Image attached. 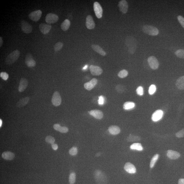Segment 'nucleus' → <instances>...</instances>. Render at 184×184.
<instances>
[{"mask_svg":"<svg viewBox=\"0 0 184 184\" xmlns=\"http://www.w3.org/2000/svg\"><path fill=\"white\" fill-rule=\"evenodd\" d=\"M126 44L129 52L132 54L134 53L137 48V42L136 39L132 36H128L126 39Z\"/></svg>","mask_w":184,"mask_h":184,"instance_id":"f257e3e1","label":"nucleus"},{"mask_svg":"<svg viewBox=\"0 0 184 184\" xmlns=\"http://www.w3.org/2000/svg\"><path fill=\"white\" fill-rule=\"evenodd\" d=\"M20 55V51L18 50H15L7 56L5 60V62L7 65H12L18 60Z\"/></svg>","mask_w":184,"mask_h":184,"instance_id":"f03ea898","label":"nucleus"},{"mask_svg":"<svg viewBox=\"0 0 184 184\" xmlns=\"http://www.w3.org/2000/svg\"><path fill=\"white\" fill-rule=\"evenodd\" d=\"M95 180L98 184H107V179L106 175L100 170H96L94 172Z\"/></svg>","mask_w":184,"mask_h":184,"instance_id":"7ed1b4c3","label":"nucleus"},{"mask_svg":"<svg viewBox=\"0 0 184 184\" xmlns=\"http://www.w3.org/2000/svg\"><path fill=\"white\" fill-rule=\"evenodd\" d=\"M142 30L145 34L150 36H157L159 33L158 29L157 28L152 26L149 25L144 26Z\"/></svg>","mask_w":184,"mask_h":184,"instance_id":"20e7f679","label":"nucleus"},{"mask_svg":"<svg viewBox=\"0 0 184 184\" xmlns=\"http://www.w3.org/2000/svg\"><path fill=\"white\" fill-rule=\"evenodd\" d=\"M21 27L22 32L25 34H30L32 32V25L25 20H23L21 22Z\"/></svg>","mask_w":184,"mask_h":184,"instance_id":"39448f33","label":"nucleus"},{"mask_svg":"<svg viewBox=\"0 0 184 184\" xmlns=\"http://www.w3.org/2000/svg\"><path fill=\"white\" fill-rule=\"evenodd\" d=\"M51 101L55 107H58L60 105L62 101V98L58 91H55L53 93Z\"/></svg>","mask_w":184,"mask_h":184,"instance_id":"423d86ee","label":"nucleus"},{"mask_svg":"<svg viewBox=\"0 0 184 184\" xmlns=\"http://www.w3.org/2000/svg\"><path fill=\"white\" fill-rule=\"evenodd\" d=\"M148 62L151 68L156 70L158 68L159 63L157 58L154 56L149 57L148 59Z\"/></svg>","mask_w":184,"mask_h":184,"instance_id":"0eeeda50","label":"nucleus"},{"mask_svg":"<svg viewBox=\"0 0 184 184\" xmlns=\"http://www.w3.org/2000/svg\"><path fill=\"white\" fill-rule=\"evenodd\" d=\"M93 9L97 18L101 19L103 14V9L100 3L98 2H95L93 4Z\"/></svg>","mask_w":184,"mask_h":184,"instance_id":"6e6552de","label":"nucleus"},{"mask_svg":"<svg viewBox=\"0 0 184 184\" xmlns=\"http://www.w3.org/2000/svg\"><path fill=\"white\" fill-rule=\"evenodd\" d=\"M42 14V12L41 10H36L29 14L28 15L29 18L33 21L37 22L40 19Z\"/></svg>","mask_w":184,"mask_h":184,"instance_id":"1a4fd4ad","label":"nucleus"},{"mask_svg":"<svg viewBox=\"0 0 184 184\" xmlns=\"http://www.w3.org/2000/svg\"><path fill=\"white\" fill-rule=\"evenodd\" d=\"M25 63L27 66L29 68L34 67L36 65V62L34 60L32 54L29 53L26 55Z\"/></svg>","mask_w":184,"mask_h":184,"instance_id":"9d476101","label":"nucleus"},{"mask_svg":"<svg viewBox=\"0 0 184 184\" xmlns=\"http://www.w3.org/2000/svg\"><path fill=\"white\" fill-rule=\"evenodd\" d=\"M59 17L56 15L52 13L48 14L46 17V22L49 24H54L58 21Z\"/></svg>","mask_w":184,"mask_h":184,"instance_id":"9b49d317","label":"nucleus"},{"mask_svg":"<svg viewBox=\"0 0 184 184\" xmlns=\"http://www.w3.org/2000/svg\"><path fill=\"white\" fill-rule=\"evenodd\" d=\"M89 69L91 73L93 75H100L103 72L102 69L98 66L91 65L90 66Z\"/></svg>","mask_w":184,"mask_h":184,"instance_id":"f8f14e48","label":"nucleus"},{"mask_svg":"<svg viewBox=\"0 0 184 184\" xmlns=\"http://www.w3.org/2000/svg\"><path fill=\"white\" fill-rule=\"evenodd\" d=\"M97 83H98V80L95 78H93L91 80L85 83L84 85V87L88 91H91L96 85Z\"/></svg>","mask_w":184,"mask_h":184,"instance_id":"ddd939ff","label":"nucleus"},{"mask_svg":"<svg viewBox=\"0 0 184 184\" xmlns=\"http://www.w3.org/2000/svg\"><path fill=\"white\" fill-rule=\"evenodd\" d=\"M51 25L46 23H42L39 26L40 30L43 34H48L51 30Z\"/></svg>","mask_w":184,"mask_h":184,"instance_id":"4468645a","label":"nucleus"},{"mask_svg":"<svg viewBox=\"0 0 184 184\" xmlns=\"http://www.w3.org/2000/svg\"><path fill=\"white\" fill-rule=\"evenodd\" d=\"M118 7L120 11L124 14L127 13L128 9L127 2L125 0H122L119 2Z\"/></svg>","mask_w":184,"mask_h":184,"instance_id":"2eb2a0df","label":"nucleus"},{"mask_svg":"<svg viewBox=\"0 0 184 184\" xmlns=\"http://www.w3.org/2000/svg\"><path fill=\"white\" fill-rule=\"evenodd\" d=\"M28 85L27 80L24 78H22L21 79L18 87V91L20 92H23L25 91Z\"/></svg>","mask_w":184,"mask_h":184,"instance_id":"dca6fc26","label":"nucleus"},{"mask_svg":"<svg viewBox=\"0 0 184 184\" xmlns=\"http://www.w3.org/2000/svg\"><path fill=\"white\" fill-rule=\"evenodd\" d=\"M89 113L90 115L93 116L97 119H101L103 117V113L99 110H92L90 111Z\"/></svg>","mask_w":184,"mask_h":184,"instance_id":"f3484780","label":"nucleus"},{"mask_svg":"<svg viewBox=\"0 0 184 184\" xmlns=\"http://www.w3.org/2000/svg\"><path fill=\"white\" fill-rule=\"evenodd\" d=\"M86 25L88 29H93L95 28V24L93 17L90 15H88L86 17Z\"/></svg>","mask_w":184,"mask_h":184,"instance_id":"a211bd4d","label":"nucleus"},{"mask_svg":"<svg viewBox=\"0 0 184 184\" xmlns=\"http://www.w3.org/2000/svg\"><path fill=\"white\" fill-rule=\"evenodd\" d=\"M124 169L128 173H134L136 172V168L135 166L131 163H126L124 166Z\"/></svg>","mask_w":184,"mask_h":184,"instance_id":"6ab92c4d","label":"nucleus"},{"mask_svg":"<svg viewBox=\"0 0 184 184\" xmlns=\"http://www.w3.org/2000/svg\"><path fill=\"white\" fill-rule=\"evenodd\" d=\"M163 112L161 110H159L155 111L152 116V120L154 121H157L162 118Z\"/></svg>","mask_w":184,"mask_h":184,"instance_id":"aec40b11","label":"nucleus"},{"mask_svg":"<svg viewBox=\"0 0 184 184\" xmlns=\"http://www.w3.org/2000/svg\"><path fill=\"white\" fill-rule=\"evenodd\" d=\"M167 156L170 159L176 160L180 157V154L179 153L176 151L168 150L167 151Z\"/></svg>","mask_w":184,"mask_h":184,"instance_id":"412c9836","label":"nucleus"},{"mask_svg":"<svg viewBox=\"0 0 184 184\" xmlns=\"http://www.w3.org/2000/svg\"><path fill=\"white\" fill-rule=\"evenodd\" d=\"M3 158L7 160H13L15 157V154L10 152H5L2 154Z\"/></svg>","mask_w":184,"mask_h":184,"instance_id":"4be33fe9","label":"nucleus"},{"mask_svg":"<svg viewBox=\"0 0 184 184\" xmlns=\"http://www.w3.org/2000/svg\"><path fill=\"white\" fill-rule=\"evenodd\" d=\"M29 99H30L29 97H26L21 99L17 103L16 106L19 108H21L25 106L28 103Z\"/></svg>","mask_w":184,"mask_h":184,"instance_id":"5701e85b","label":"nucleus"},{"mask_svg":"<svg viewBox=\"0 0 184 184\" xmlns=\"http://www.w3.org/2000/svg\"><path fill=\"white\" fill-rule=\"evenodd\" d=\"M91 48L94 51L99 54L102 56H105L106 55V52L104 51V50L98 45H92Z\"/></svg>","mask_w":184,"mask_h":184,"instance_id":"b1692460","label":"nucleus"},{"mask_svg":"<svg viewBox=\"0 0 184 184\" xmlns=\"http://www.w3.org/2000/svg\"><path fill=\"white\" fill-rule=\"evenodd\" d=\"M53 128L56 131L62 133H66L69 131L68 128L66 126H62L59 124H55L54 125Z\"/></svg>","mask_w":184,"mask_h":184,"instance_id":"393cba45","label":"nucleus"},{"mask_svg":"<svg viewBox=\"0 0 184 184\" xmlns=\"http://www.w3.org/2000/svg\"><path fill=\"white\" fill-rule=\"evenodd\" d=\"M109 131L111 134L116 135L118 134L120 132V128L116 126H112L109 128Z\"/></svg>","mask_w":184,"mask_h":184,"instance_id":"a878e982","label":"nucleus"},{"mask_svg":"<svg viewBox=\"0 0 184 184\" xmlns=\"http://www.w3.org/2000/svg\"><path fill=\"white\" fill-rule=\"evenodd\" d=\"M176 87L180 90H184V76L179 78L176 83Z\"/></svg>","mask_w":184,"mask_h":184,"instance_id":"bb28decb","label":"nucleus"},{"mask_svg":"<svg viewBox=\"0 0 184 184\" xmlns=\"http://www.w3.org/2000/svg\"><path fill=\"white\" fill-rule=\"evenodd\" d=\"M70 22L68 19H66L61 25V29L64 31L68 30L70 26Z\"/></svg>","mask_w":184,"mask_h":184,"instance_id":"cd10ccee","label":"nucleus"},{"mask_svg":"<svg viewBox=\"0 0 184 184\" xmlns=\"http://www.w3.org/2000/svg\"><path fill=\"white\" fill-rule=\"evenodd\" d=\"M130 148L132 150L140 151H141L143 150V148L141 144L139 143H135L133 144L130 146Z\"/></svg>","mask_w":184,"mask_h":184,"instance_id":"c85d7f7f","label":"nucleus"},{"mask_svg":"<svg viewBox=\"0 0 184 184\" xmlns=\"http://www.w3.org/2000/svg\"><path fill=\"white\" fill-rule=\"evenodd\" d=\"M135 104L132 102H125L123 105V108L125 110H130L134 107Z\"/></svg>","mask_w":184,"mask_h":184,"instance_id":"c756f323","label":"nucleus"},{"mask_svg":"<svg viewBox=\"0 0 184 184\" xmlns=\"http://www.w3.org/2000/svg\"><path fill=\"white\" fill-rule=\"evenodd\" d=\"M126 140L129 142H134L139 141L140 140V138L138 136L130 134Z\"/></svg>","mask_w":184,"mask_h":184,"instance_id":"7c9ffc66","label":"nucleus"},{"mask_svg":"<svg viewBox=\"0 0 184 184\" xmlns=\"http://www.w3.org/2000/svg\"><path fill=\"white\" fill-rule=\"evenodd\" d=\"M115 89L116 91L118 93H124L126 91V89L125 86L123 85L119 84L116 86Z\"/></svg>","mask_w":184,"mask_h":184,"instance_id":"2f4dec72","label":"nucleus"},{"mask_svg":"<svg viewBox=\"0 0 184 184\" xmlns=\"http://www.w3.org/2000/svg\"><path fill=\"white\" fill-rule=\"evenodd\" d=\"M159 157V154H155V155H154V157H152V160H151L150 163V166L151 168H152L154 167V165H155L156 163L157 162L158 159Z\"/></svg>","mask_w":184,"mask_h":184,"instance_id":"473e14b6","label":"nucleus"},{"mask_svg":"<svg viewBox=\"0 0 184 184\" xmlns=\"http://www.w3.org/2000/svg\"><path fill=\"white\" fill-rule=\"evenodd\" d=\"M76 181V174L75 173H71L69 177V183L70 184H74Z\"/></svg>","mask_w":184,"mask_h":184,"instance_id":"72a5a7b5","label":"nucleus"},{"mask_svg":"<svg viewBox=\"0 0 184 184\" xmlns=\"http://www.w3.org/2000/svg\"><path fill=\"white\" fill-rule=\"evenodd\" d=\"M175 54L179 58L184 59V50H177L175 52Z\"/></svg>","mask_w":184,"mask_h":184,"instance_id":"f704fd0d","label":"nucleus"},{"mask_svg":"<svg viewBox=\"0 0 184 184\" xmlns=\"http://www.w3.org/2000/svg\"><path fill=\"white\" fill-rule=\"evenodd\" d=\"M128 74V72L126 70H121L118 73V76L119 77L121 78H124L127 76Z\"/></svg>","mask_w":184,"mask_h":184,"instance_id":"c9c22d12","label":"nucleus"},{"mask_svg":"<svg viewBox=\"0 0 184 184\" xmlns=\"http://www.w3.org/2000/svg\"><path fill=\"white\" fill-rule=\"evenodd\" d=\"M63 44L61 42H58L55 45L54 50L56 52H58L63 47Z\"/></svg>","mask_w":184,"mask_h":184,"instance_id":"e433bc0d","label":"nucleus"},{"mask_svg":"<svg viewBox=\"0 0 184 184\" xmlns=\"http://www.w3.org/2000/svg\"><path fill=\"white\" fill-rule=\"evenodd\" d=\"M45 140L47 143L52 144H54L55 142V139L53 137L49 135V136H47L45 139Z\"/></svg>","mask_w":184,"mask_h":184,"instance_id":"4c0bfd02","label":"nucleus"},{"mask_svg":"<svg viewBox=\"0 0 184 184\" xmlns=\"http://www.w3.org/2000/svg\"><path fill=\"white\" fill-rule=\"evenodd\" d=\"M69 152L71 155L72 156H76L78 152L77 148L75 147H72L69 150Z\"/></svg>","mask_w":184,"mask_h":184,"instance_id":"58836bf2","label":"nucleus"},{"mask_svg":"<svg viewBox=\"0 0 184 184\" xmlns=\"http://www.w3.org/2000/svg\"><path fill=\"white\" fill-rule=\"evenodd\" d=\"M156 86L155 85H152L150 86L149 89V94L152 95L155 93L156 91Z\"/></svg>","mask_w":184,"mask_h":184,"instance_id":"ea45409f","label":"nucleus"},{"mask_svg":"<svg viewBox=\"0 0 184 184\" xmlns=\"http://www.w3.org/2000/svg\"><path fill=\"white\" fill-rule=\"evenodd\" d=\"M136 92L138 95H140V96L143 95L144 94L143 88L141 86H139L137 88Z\"/></svg>","mask_w":184,"mask_h":184,"instance_id":"a19ab883","label":"nucleus"},{"mask_svg":"<svg viewBox=\"0 0 184 184\" xmlns=\"http://www.w3.org/2000/svg\"><path fill=\"white\" fill-rule=\"evenodd\" d=\"M0 76L4 80L6 81L9 78V75L8 73L5 72H2L0 74Z\"/></svg>","mask_w":184,"mask_h":184,"instance_id":"79ce46f5","label":"nucleus"},{"mask_svg":"<svg viewBox=\"0 0 184 184\" xmlns=\"http://www.w3.org/2000/svg\"><path fill=\"white\" fill-rule=\"evenodd\" d=\"M176 136L178 138L184 137V128L176 134Z\"/></svg>","mask_w":184,"mask_h":184,"instance_id":"37998d69","label":"nucleus"},{"mask_svg":"<svg viewBox=\"0 0 184 184\" xmlns=\"http://www.w3.org/2000/svg\"><path fill=\"white\" fill-rule=\"evenodd\" d=\"M178 21L184 28V18L181 15H179L177 17Z\"/></svg>","mask_w":184,"mask_h":184,"instance_id":"c03bdc74","label":"nucleus"},{"mask_svg":"<svg viewBox=\"0 0 184 184\" xmlns=\"http://www.w3.org/2000/svg\"><path fill=\"white\" fill-rule=\"evenodd\" d=\"M104 101V99L103 97L101 96L99 97V103L100 105H103Z\"/></svg>","mask_w":184,"mask_h":184,"instance_id":"a18cd8bd","label":"nucleus"},{"mask_svg":"<svg viewBox=\"0 0 184 184\" xmlns=\"http://www.w3.org/2000/svg\"><path fill=\"white\" fill-rule=\"evenodd\" d=\"M52 148L55 150H56L58 148V146L56 144H52Z\"/></svg>","mask_w":184,"mask_h":184,"instance_id":"49530a36","label":"nucleus"},{"mask_svg":"<svg viewBox=\"0 0 184 184\" xmlns=\"http://www.w3.org/2000/svg\"><path fill=\"white\" fill-rule=\"evenodd\" d=\"M178 184H184V179H180L178 180Z\"/></svg>","mask_w":184,"mask_h":184,"instance_id":"de8ad7c7","label":"nucleus"},{"mask_svg":"<svg viewBox=\"0 0 184 184\" xmlns=\"http://www.w3.org/2000/svg\"><path fill=\"white\" fill-rule=\"evenodd\" d=\"M3 43V41L2 38L1 37H0V47H1L2 46Z\"/></svg>","mask_w":184,"mask_h":184,"instance_id":"09e8293b","label":"nucleus"},{"mask_svg":"<svg viewBox=\"0 0 184 184\" xmlns=\"http://www.w3.org/2000/svg\"><path fill=\"white\" fill-rule=\"evenodd\" d=\"M2 124V121L1 119H0V127H1Z\"/></svg>","mask_w":184,"mask_h":184,"instance_id":"8fccbe9b","label":"nucleus"},{"mask_svg":"<svg viewBox=\"0 0 184 184\" xmlns=\"http://www.w3.org/2000/svg\"><path fill=\"white\" fill-rule=\"evenodd\" d=\"M87 65H86L83 68V70H85V69L87 68Z\"/></svg>","mask_w":184,"mask_h":184,"instance_id":"3c124183","label":"nucleus"},{"mask_svg":"<svg viewBox=\"0 0 184 184\" xmlns=\"http://www.w3.org/2000/svg\"><path fill=\"white\" fill-rule=\"evenodd\" d=\"M100 155V154H99V153L97 154H96V156H97V157H98V156H99Z\"/></svg>","mask_w":184,"mask_h":184,"instance_id":"603ef678","label":"nucleus"}]
</instances>
